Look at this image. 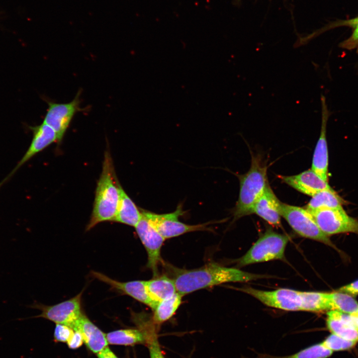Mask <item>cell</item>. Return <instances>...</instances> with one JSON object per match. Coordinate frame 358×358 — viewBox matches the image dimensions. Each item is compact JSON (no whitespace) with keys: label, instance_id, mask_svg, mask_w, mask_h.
I'll return each mask as SVG.
<instances>
[{"label":"cell","instance_id":"cell-20","mask_svg":"<svg viewBox=\"0 0 358 358\" xmlns=\"http://www.w3.org/2000/svg\"><path fill=\"white\" fill-rule=\"evenodd\" d=\"M145 284L148 296L157 305L177 292L174 279L166 275L155 276L151 279L146 280Z\"/></svg>","mask_w":358,"mask_h":358},{"label":"cell","instance_id":"cell-8","mask_svg":"<svg viewBox=\"0 0 358 358\" xmlns=\"http://www.w3.org/2000/svg\"><path fill=\"white\" fill-rule=\"evenodd\" d=\"M81 92L78 91L74 98L67 103L48 102V108L43 123L55 131L58 143L63 140L75 114L84 110L80 106Z\"/></svg>","mask_w":358,"mask_h":358},{"label":"cell","instance_id":"cell-15","mask_svg":"<svg viewBox=\"0 0 358 358\" xmlns=\"http://www.w3.org/2000/svg\"><path fill=\"white\" fill-rule=\"evenodd\" d=\"M72 329L81 333L84 343L88 349L94 354H98L108 346L106 334L84 314L75 323Z\"/></svg>","mask_w":358,"mask_h":358},{"label":"cell","instance_id":"cell-12","mask_svg":"<svg viewBox=\"0 0 358 358\" xmlns=\"http://www.w3.org/2000/svg\"><path fill=\"white\" fill-rule=\"evenodd\" d=\"M320 99L322 117L320 134L314 150L311 170L328 182V151L326 132L330 112L328 108L326 98L322 94Z\"/></svg>","mask_w":358,"mask_h":358},{"label":"cell","instance_id":"cell-7","mask_svg":"<svg viewBox=\"0 0 358 358\" xmlns=\"http://www.w3.org/2000/svg\"><path fill=\"white\" fill-rule=\"evenodd\" d=\"M309 213L320 229L328 236L344 233L358 234V220L349 216L343 207L323 208Z\"/></svg>","mask_w":358,"mask_h":358},{"label":"cell","instance_id":"cell-27","mask_svg":"<svg viewBox=\"0 0 358 358\" xmlns=\"http://www.w3.org/2000/svg\"><path fill=\"white\" fill-rule=\"evenodd\" d=\"M328 349L333 351H345L352 349L357 342L348 340L336 335L331 334L322 342Z\"/></svg>","mask_w":358,"mask_h":358},{"label":"cell","instance_id":"cell-9","mask_svg":"<svg viewBox=\"0 0 358 358\" xmlns=\"http://www.w3.org/2000/svg\"><path fill=\"white\" fill-rule=\"evenodd\" d=\"M83 291L70 299L51 306L35 303L31 307L41 311L40 315L34 317H41L56 324L72 327L83 314L81 310V298Z\"/></svg>","mask_w":358,"mask_h":358},{"label":"cell","instance_id":"cell-17","mask_svg":"<svg viewBox=\"0 0 358 358\" xmlns=\"http://www.w3.org/2000/svg\"><path fill=\"white\" fill-rule=\"evenodd\" d=\"M326 325L331 334L358 342V326L351 315L335 310L328 311Z\"/></svg>","mask_w":358,"mask_h":358},{"label":"cell","instance_id":"cell-21","mask_svg":"<svg viewBox=\"0 0 358 358\" xmlns=\"http://www.w3.org/2000/svg\"><path fill=\"white\" fill-rule=\"evenodd\" d=\"M347 201L331 187L322 190L313 196L304 207L309 212L323 208L343 207Z\"/></svg>","mask_w":358,"mask_h":358},{"label":"cell","instance_id":"cell-4","mask_svg":"<svg viewBox=\"0 0 358 358\" xmlns=\"http://www.w3.org/2000/svg\"><path fill=\"white\" fill-rule=\"evenodd\" d=\"M288 240L286 235L278 234L271 229L268 230L238 260V265L243 267L274 260H282L284 258Z\"/></svg>","mask_w":358,"mask_h":358},{"label":"cell","instance_id":"cell-11","mask_svg":"<svg viewBox=\"0 0 358 358\" xmlns=\"http://www.w3.org/2000/svg\"><path fill=\"white\" fill-rule=\"evenodd\" d=\"M135 228L147 253V267L152 271L154 276H157L158 266L162 261L161 248L165 239L150 224L142 213L141 218Z\"/></svg>","mask_w":358,"mask_h":358},{"label":"cell","instance_id":"cell-23","mask_svg":"<svg viewBox=\"0 0 358 358\" xmlns=\"http://www.w3.org/2000/svg\"><path fill=\"white\" fill-rule=\"evenodd\" d=\"M301 311L321 312L330 310L329 293L301 291Z\"/></svg>","mask_w":358,"mask_h":358},{"label":"cell","instance_id":"cell-19","mask_svg":"<svg viewBox=\"0 0 358 358\" xmlns=\"http://www.w3.org/2000/svg\"><path fill=\"white\" fill-rule=\"evenodd\" d=\"M141 216V211L121 186L117 212L113 222L135 227Z\"/></svg>","mask_w":358,"mask_h":358},{"label":"cell","instance_id":"cell-10","mask_svg":"<svg viewBox=\"0 0 358 358\" xmlns=\"http://www.w3.org/2000/svg\"><path fill=\"white\" fill-rule=\"evenodd\" d=\"M240 289L268 307L285 311H301L300 291L288 288L266 291L251 287Z\"/></svg>","mask_w":358,"mask_h":358},{"label":"cell","instance_id":"cell-1","mask_svg":"<svg viewBox=\"0 0 358 358\" xmlns=\"http://www.w3.org/2000/svg\"><path fill=\"white\" fill-rule=\"evenodd\" d=\"M266 277L210 263L197 268L178 270L174 280L177 291L183 296L223 283L248 282Z\"/></svg>","mask_w":358,"mask_h":358},{"label":"cell","instance_id":"cell-34","mask_svg":"<svg viewBox=\"0 0 358 358\" xmlns=\"http://www.w3.org/2000/svg\"><path fill=\"white\" fill-rule=\"evenodd\" d=\"M351 316L352 317L355 322L358 326V311L355 314Z\"/></svg>","mask_w":358,"mask_h":358},{"label":"cell","instance_id":"cell-33","mask_svg":"<svg viewBox=\"0 0 358 358\" xmlns=\"http://www.w3.org/2000/svg\"><path fill=\"white\" fill-rule=\"evenodd\" d=\"M97 358H118L107 346L97 354Z\"/></svg>","mask_w":358,"mask_h":358},{"label":"cell","instance_id":"cell-30","mask_svg":"<svg viewBox=\"0 0 358 358\" xmlns=\"http://www.w3.org/2000/svg\"><path fill=\"white\" fill-rule=\"evenodd\" d=\"M74 332V330L68 326L56 324L54 333L55 341L67 343Z\"/></svg>","mask_w":358,"mask_h":358},{"label":"cell","instance_id":"cell-22","mask_svg":"<svg viewBox=\"0 0 358 358\" xmlns=\"http://www.w3.org/2000/svg\"><path fill=\"white\" fill-rule=\"evenodd\" d=\"M108 344L123 346H133L145 344L147 334L142 330L137 329H120L106 334Z\"/></svg>","mask_w":358,"mask_h":358},{"label":"cell","instance_id":"cell-24","mask_svg":"<svg viewBox=\"0 0 358 358\" xmlns=\"http://www.w3.org/2000/svg\"><path fill=\"white\" fill-rule=\"evenodd\" d=\"M182 296L177 292L171 297L159 302L153 310V322L160 324L170 319L180 306Z\"/></svg>","mask_w":358,"mask_h":358},{"label":"cell","instance_id":"cell-18","mask_svg":"<svg viewBox=\"0 0 358 358\" xmlns=\"http://www.w3.org/2000/svg\"><path fill=\"white\" fill-rule=\"evenodd\" d=\"M280 203V201L268 184L264 193L255 204L252 214H257L273 226L279 227L281 219Z\"/></svg>","mask_w":358,"mask_h":358},{"label":"cell","instance_id":"cell-16","mask_svg":"<svg viewBox=\"0 0 358 358\" xmlns=\"http://www.w3.org/2000/svg\"><path fill=\"white\" fill-rule=\"evenodd\" d=\"M32 129L33 136L28 150L15 168L5 180L7 179L18 168L36 154L43 150L53 143H57V137L56 132L48 125L42 123L41 125L34 127Z\"/></svg>","mask_w":358,"mask_h":358},{"label":"cell","instance_id":"cell-3","mask_svg":"<svg viewBox=\"0 0 358 358\" xmlns=\"http://www.w3.org/2000/svg\"><path fill=\"white\" fill-rule=\"evenodd\" d=\"M267 167L258 157L252 156L249 170L239 177L240 192L234 210V220L252 214L253 208L268 184Z\"/></svg>","mask_w":358,"mask_h":358},{"label":"cell","instance_id":"cell-2","mask_svg":"<svg viewBox=\"0 0 358 358\" xmlns=\"http://www.w3.org/2000/svg\"><path fill=\"white\" fill-rule=\"evenodd\" d=\"M121 185L116 176L111 155L105 151L102 172L97 182L93 209L86 231L98 224L113 221L120 198Z\"/></svg>","mask_w":358,"mask_h":358},{"label":"cell","instance_id":"cell-5","mask_svg":"<svg viewBox=\"0 0 358 358\" xmlns=\"http://www.w3.org/2000/svg\"><path fill=\"white\" fill-rule=\"evenodd\" d=\"M279 213L299 236L334 247L329 236L320 229L312 215L304 208L280 202Z\"/></svg>","mask_w":358,"mask_h":358},{"label":"cell","instance_id":"cell-6","mask_svg":"<svg viewBox=\"0 0 358 358\" xmlns=\"http://www.w3.org/2000/svg\"><path fill=\"white\" fill-rule=\"evenodd\" d=\"M141 211L150 224L165 239L190 232L210 230L207 226L211 223L208 222L189 225L180 221L179 220V217L185 213L181 204H179L175 211L169 213L160 214L144 209Z\"/></svg>","mask_w":358,"mask_h":358},{"label":"cell","instance_id":"cell-28","mask_svg":"<svg viewBox=\"0 0 358 358\" xmlns=\"http://www.w3.org/2000/svg\"><path fill=\"white\" fill-rule=\"evenodd\" d=\"M342 25H347L354 28L352 35L347 39L342 41L339 46L347 50H358V17L354 19L344 21Z\"/></svg>","mask_w":358,"mask_h":358},{"label":"cell","instance_id":"cell-32","mask_svg":"<svg viewBox=\"0 0 358 358\" xmlns=\"http://www.w3.org/2000/svg\"><path fill=\"white\" fill-rule=\"evenodd\" d=\"M337 291L352 296L358 294V280L340 287Z\"/></svg>","mask_w":358,"mask_h":358},{"label":"cell","instance_id":"cell-29","mask_svg":"<svg viewBox=\"0 0 358 358\" xmlns=\"http://www.w3.org/2000/svg\"><path fill=\"white\" fill-rule=\"evenodd\" d=\"M146 343L148 345L150 358H165L155 333L148 334Z\"/></svg>","mask_w":358,"mask_h":358},{"label":"cell","instance_id":"cell-31","mask_svg":"<svg viewBox=\"0 0 358 358\" xmlns=\"http://www.w3.org/2000/svg\"><path fill=\"white\" fill-rule=\"evenodd\" d=\"M69 348L74 350L81 347L84 343V340L81 333L78 331H74V333L69 339L67 342Z\"/></svg>","mask_w":358,"mask_h":358},{"label":"cell","instance_id":"cell-25","mask_svg":"<svg viewBox=\"0 0 358 358\" xmlns=\"http://www.w3.org/2000/svg\"><path fill=\"white\" fill-rule=\"evenodd\" d=\"M330 310L353 315L358 311V302L353 296L338 291L329 293Z\"/></svg>","mask_w":358,"mask_h":358},{"label":"cell","instance_id":"cell-14","mask_svg":"<svg viewBox=\"0 0 358 358\" xmlns=\"http://www.w3.org/2000/svg\"><path fill=\"white\" fill-rule=\"evenodd\" d=\"M281 179L290 186L311 196L331 187L328 182L321 179L312 170L305 171L296 175L282 176Z\"/></svg>","mask_w":358,"mask_h":358},{"label":"cell","instance_id":"cell-26","mask_svg":"<svg viewBox=\"0 0 358 358\" xmlns=\"http://www.w3.org/2000/svg\"><path fill=\"white\" fill-rule=\"evenodd\" d=\"M332 353L333 352L326 348L321 342L287 356L275 357L268 355H261L257 358H327L331 356Z\"/></svg>","mask_w":358,"mask_h":358},{"label":"cell","instance_id":"cell-13","mask_svg":"<svg viewBox=\"0 0 358 358\" xmlns=\"http://www.w3.org/2000/svg\"><path fill=\"white\" fill-rule=\"evenodd\" d=\"M91 274L94 278L109 285L112 289L132 297L148 306L152 310L157 305L148 295L146 288V280L121 282L111 278L98 271H91Z\"/></svg>","mask_w":358,"mask_h":358}]
</instances>
